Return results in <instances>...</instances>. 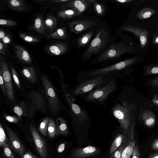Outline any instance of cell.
<instances>
[{
    "label": "cell",
    "instance_id": "obj_1",
    "mask_svg": "<svg viewBox=\"0 0 158 158\" xmlns=\"http://www.w3.org/2000/svg\"><path fill=\"white\" fill-rule=\"evenodd\" d=\"M114 42V37L107 25L104 23H101L97 27L94 37L82 54V60L88 61L98 56Z\"/></svg>",
    "mask_w": 158,
    "mask_h": 158
},
{
    "label": "cell",
    "instance_id": "obj_2",
    "mask_svg": "<svg viewBox=\"0 0 158 158\" xmlns=\"http://www.w3.org/2000/svg\"><path fill=\"white\" fill-rule=\"evenodd\" d=\"M134 47L128 44L124 39L114 42L104 51L101 52L91 62L92 64L118 60L121 56L127 53H133Z\"/></svg>",
    "mask_w": 158,
    "mask_h": 158
},
{
    "label": "cell",
    "instance_id": "obj_3",
    "mask_svg": "<svg viewBox=\"0 0 158 158\" xmlns=\"http://www.w3.org/2000/svg\"><path fill=\"white\" fill-rule=\"evenodd\" d=\"M41 78L49 108L52 113L56 115L60 108V100L57 93L47 77L43 75Z\"/></svg>",
    "mask_w": 158,
    "mask_h": 158
},
{
    "label": "cell",
    "instance_id": "obj_4",
    "mask_svg": "<svg viewBox=\"0 0 158 158\" xmlns=\"http://www.w3.org/2000/svg\"><path fill=\"white\" fill-rule=\"evenodd\" d=\"M116 86L115 80H112L105 85L90 92L86 96L85 100L93 102H103L109 95L115 90Z\"/></svg>",
    "mask_w": 158,
    "mask_h": 158
},
{
    "label": "cell",
    "instance_id": "obj_5",
    "mask_svg": "<svg viewBox=\"0 0 158 158\" xmlns=\"http://www.w3.org/2000/svg\"><path fill=\"white\" fill-rule=\"evenodd\" d=\"M112 113L119 122L120 128L126 135L129 132L131 125L129 107L125 103L123 105L117 104L113 107Z\"/></svg>",
    "mask_w": 158,
    "mask_h": 158
},
{
    "label": "cell",
    "instance_id": "obj_6",
    "mask_svg": "<svg viewBox=\"0 0 158 158\" xmlns=\"http://www.w3.org/2000/svg\"><path fill=\"white\" fill-rule=\"evenodd\" d=\"M137 60L135 58H128L108 66L92 70L89 75L96 76L107 74L112 72L125 69L135 63Z\"/></svg>",
    "mask_w": 158,
    "mask_h": 158
},
{
    "label": "cell",
    "instance_id": "obj_7",
    "mask_svg": "<svg viewBox=\"0 0 158 158\" xmlns=\"http://www.w3.org/2000/svg\"><path fill=\"white\" fill-rule=\"evenodd\" d=\"M0 70L3 78L6 95L9 100L12 102L15 100L12 78L8 66L0 55Z\"/></svg>",
    "mask_w": 158,
    "mask_h": 158
},
{
    "label": "cell",
    "instance_id": "obj_8",
    "mask_svg": "<svg viewBox=\"0 0 158 158\" xmlns=\"http://www.w3.org/2000/svg\"><path fill=\"white\" fill-rule=\"evenodd\" d=\"M106 82L103 76L97 77L79 84L76 86L74 94L76 96L81 95L93 89L100 88Z\"/></svg>",
    "mask_w": 158,
    "mask_h": 158
},
{
    "label": "cell",
    "instance_id": "obj_9",
    "mask_svg": "<svg viewBox=\"0 0 158 158\" xmlns=\"http://www.w3.org/2000/svg\"><path fill=\"white\" fill-rule=\"evenodd\" d=\"M100 23L95 20L82 19H75L70 22L68 27L71 32L77 34L90 28L98 26Z\"/></svg>",
    "mask_w": 158,
    "mask_h": 158
},
{
    "label": "cell",
    "instance_id": "obj_10",
    "mask_svg": "<svg viewBox=\"0 0 158 158\" xmlns=\"http://www.w3.org/2000/svg\"><path fill=\"white\" fill-rule=\"evenodd\" d=\"M119 31L133 33L139 39L142 48H144L147 46L149 33L146 30L139 26L128 24L122 25L119 27Z\"/></svg>",
    "mask_w": 158,
    "mask_h": 158
},
{
    "label": "cell",
    "instance_id": "obj_11",
    "mask_svg": "<svg viewBox=\"0 0 158 158\" xmlns=\"http://www.w3.org/2000/svg\"><path fill=\"white\" fill-rule=\"evenodd\" d=\"M30 131L37 151L41 158H47L48 150L44 139L40 135L35 126L31 124Z\"/></svg>",
    "mask_w": 158,
    "mask_h": 158
},
{
    "label": "cell",
    "instance_id": "obj_12",
    "mask_svg": "<svg viewBox=\"0 0 158 158\" xmlns=\"http://www.w3.org/2000/svg\"><path fill=\"white\" fill-rule=\"evenodd\" d=\"M30 106L29 116H31L35 110L40 111L44 113L46 111L45 102L43 96L38 91L32 92L30 96Z\"/></svg>",
    "mask_w": 158,
    "mask_h": 158
},
{
    "label": "cell",
    "instance_id": "obj_13",
    "mask_svg": "<svg viewBox=\"0 0 158 158\" xmlns=\"http://www.w3.org/2000/svg\"><path fill=\"white\" fill-rule=\"evenodd\" d=\"M5 127L9 137V144L10 148L19 156H21L25 151L23 143L16 134L10 127L7 125Z\"/></svg>",
    "mask_w": 158,
    "mask_h": 158
},
{
    "label": "cell",
    "instance_id": "obj_14",
    "mask_svg": "<svg viewBox=\"0 0 158 158\" xmlns=\"http://www.w3.org/2000/svg\"><path fill=\"white\" fill-rule=\"evenodd\" d=\"M66 99L73 117L74 122L75 124H82L85 121L87 120L88 116L85 111L81 109L80 106L75 103L72 98H69V94L66 95Z\"/></svg>",
    "mask_w": 158,
    "mask_h": 158
},
{
    "label": "cell",
    "instance_id": "obj_15",
    "mask_svg": "<svg viewBox=\"0 0 158 158\" xmlns=\"http://www.w3.org/2000/svg\"><path fill=\"white\" fill-rule=\"evenodd\" d=\"M100 152L98 148L91 146L83 148H75L72 151L70 158H85L97 155Z\"/></svg>",
    "mask_w": 158,
    "mask_h": 158
},
{
    "label": "cell",
    "instance_id": "obj_16",
    "mask_svg": "<svg viewBox=\"0 0 158 158\" xmlns=\"http://www.w3.org/2000/svg\"><path fill=\"white\" fill-rule=\"evenodd\" d=\"M90 5L88 0H72L63 4L62 7L73 9L77 12L80 16L88 9Z\"/></svg>",
    "mask_w": 158,
    "mask_h": 158
},
{
    "label": "cell",
    "instance_id": "obj_17",
    "mask_svg": "<svg viewBox=\"0 0 158 158\" xmlns=\"http://www.w3.org/2000/svg\"><path fill=\"white\" fill-rule=\"evenodd\" d=\"M97 28V27L95 29H93L89 30L75 40L74 45L76 49L84 47L88 44L94 35H95Z\"/></svg>",
    "mask_w": 158,
    "mask_h": 158
},
{
    "label": "cell",
    "instance_id": "obj_18",
    "mask_svg": "<svg viewBox=\"0 0 158 158\" xmlns=\"http://www.w3.org/2000/svg\"><path fill=\"white\" fill-rule=\"evenodd\" d=\"M13 48L15 56L21 62L25 64L31 63V56L24 48L18 44H14Z\"/></svg>",
    "mask_w": 158,
    "mask_h": 158
},
{
    "label": "cell",
    "instance_id": "obj_19",
    "mask_svg": "<svg viewBox=\"0 0 158 158\" xmlns=\"http://www.w3.org/2000/svg\"><path fill=\"white\" fill-rule=\"evenodd\" d=\"M68 45L65 43H55L47 47V52L54 55H60L66 52L69 49Z\"/></svg>",
    "mask_w": 158,
    "mask_h": 158
},
{
    "label": "cell",
    "instance_id": "obj_20",
    "mask_svg": "<svg viewBox=\"0 0 158 158\" xmlns=\"http://www.w3.org/2000/svg\"><path fill=\"white\" fill-rule=\"evenodd\" d=\"M142 118L144 125L148 127H152L156 124V116L153 112L149 110L145 109L143 110Z\"/></svg>",
    "mask_w": 158,
    "mask_h": 158
},
{
    "label": "cell",
    "instance_id": "obj_21",
    "mask_svg": "<svg viewBox=\"0 0 158 158\" xmlns=\"http://www.w3.org/2000/svg\"><path fill=\"white\" fill-rule=\"evenodd\" d=\"M56 121V135L66 136L69 134V129L67 123L62 118L57 117Z\"/></svg>",
    "mask_w": 158,
    "mask_h": 158
},
{
    "label": "cell",
    "instance_id": "obj_22",
    "mask_svg": "<svg viewBox=\"0 0 158 158\" xmlns=\"http://www.w3.org/2000/svg\"><path fill=\"white\" fill-rule=\"evenodd\" d=\"M23 76L32 83H35L37 78L35 70L33 66L24 67L21 71Z\"/></svg>",
    "mask_w": 158,
    "mask_h": 158
},
{
    "label": "cell",
    "instance_id": "obj_23",
    "mask_svg": "<svg viewBox=\"0 0 158 158\" xmlns=\"http://www.w3.org/2000/svg\"><path fill=\"white\" fill-rule=\"evenodd\" d=\"M57 25V19L53 15H48L44 20V25L46 30L51 34Z\"/></svg>",
    "mask_w": 158,
    "mask_h": 158
},
{
    "label": "cell",
    "instance_id": "obj_24",
    "mask_svg": "<svg viewBox=\"0 0 158 158\" xmlns=\"http://www.w3.org/2000/svg\"><path fill=\"white\" fill-rule=\"evenodd\" d=\"M9 7L13 10L23 11L27 9V7L23 0H7Z\"/></svg>",
    "mask_w": 158,
    "mask_h": 158
},
{
    "label": "cell",
    "instance_id": "obj_25",
    "mask_svg": "<svg viewBox=\"0 0 158 158\" xmlns=\"http://www.w3.org/2000/svg\"><path fill=\"white\" fill-rule=\"evenodd\" d=\"M32 28L39 33L42 34H46L45 32L44 21L42 15H39L35 18Z\"/></svg>",
    "mask_w": 158,
    "mask_h": 158
},
{
    "label": "cell",
    "instance_id": "obj_26",
    "mask_svg": "<svg viewBox=\"0 0 158 158\" xmlns=\"http://www.w3.org/2000/svg\"><path fill=\"white\" fill-rule=\"evenodd\" d=\"M14 112L17 115L21 120L23 116L28 115L27 106L25 102L22 101L19 105L15 106L12 109Z\"/></svg>",
    "mask_w": 158,
    "mask_h": 158
},
{
    "label": "cell",
    "instance_id": "obj_27",
    "mask_svg": "<svg viewBox=\"0 0 158 158\" xmlns=\"http://www.w3.org/2000/svg\"><path fill=\"white\" fill-rule=\"evenodd\" d=\"M156 13V11L151 8L145 7L137 12L136 17L138 19L144 20L150 18Z\"/></svg>",
    "mask_w": 158,
    "mask_h": 158
},
{
    "label": "cell",
    "instance_id": "obj_28",
    "mask_svg": "<svg viewBox=\"0 0 158 158\" xmlns=\"http://www.w3.org/2000/svg\"><path fill=\"white\" fill-rule=\"evenodd\" d=\"M127 138L125 134H119L114 138L110 148L109 155L119 147Z\"/></svg>",
    "mask_w": 158,
    "mask_h": 158
},
{
    "label": "cell",
    "instance_id": "obj_29",
    "mask_svg": "<svg viewBox=\"0 0 158 158\" xmlns=\"http://www.w3.org/2000/svg\"><path fill=\"white\" fill-rule=\"evenodd\" d=\"M49 37L54 39L66 40L68 38V35L65 27H62L49 34Z\"/></svg>",
    "mask_w": 158,
    "mask_h": 158
},
{
    "label": "cell",
    "instance_id": "obj_30",
    "mask_svg": "<svg viewBox=\"0 0 158 158\" xmlns=\"http://www.w3.org/2000/svg\"><path fill=\"white\" fill-rule=\"evenodd\" d=\"M135 143L134 139H131L127 142L120 158H130V157L132 155L135 146Z\"/></svg>",
    "mask_w": 158,
    "mask_h": 158
},
{
    "label": "cell",
    "instance_id": "obj_31",
    "mask_svg": "<svg viewBox=\"0 0 158 158\" xmlns=\"http://www.w3.org/2000/svg\"><path fill=\"white\" fill-rule=\"evenodd\" d=\"M92 5L94 12L98 15L102 16L105 15L106 11V6L105 3L95 0Z\"/></svg>",
    "mask_w": 158,
    "mask_h": 158
},
{
    "label": "cell",
    "instance_id": "obj_32",
    "mask_svg": "<svg viewBox=\"0 0 158 158\" xmlns=\"http://www.w3.org/2000/svg\"><path fill=\"white\" fill-rule=\"evenodd\" d=\"M58 17L65 20L69 19L73 17L79 16L77 12L72 9H69L63 10L59 12L57 15Z\"/></svg>",
    "mask_w": 158,
    "mask_h": 158
},
{
    "label": "cell",
    "instance_id": "obj_33",
    "mask_svg": "<svg viewBox=\"0 0 158 158\" xmlns=\"http://www.w3.org/2000/svg\"><path fill=\"white\" fill-rule=\"evenodd\" d=\"M56 126L54 120L50 118L48 126L47 135L49 138H52L56 135Z\"/></svg>",
    "mask_w": 158,
    "mask_h": 158
},
{
    "label": "cell",
    "instance_id": "obj_34",
    "mask_svg": "<svg viewBox=\"0 0 158 158\" xmlns=\"http://www.w3.org/2000/svg\"><path fill=\"white\" fill-rule=\"evenodd\" d=\"M127 139L119 147L110 155L109 158H120L122 152L127 145Z\"/></svg>",
    "mask_w": 158,
    "mask_h": 158
},
{
    "label": "cell",
    "instance_id": "obj_35",
    "mask_svg": "<svg viewBox=\"0 0 158 158\" xmlns=\"http://www.w3.org/2000/svg\"><path fill=\"white\" fill-rule=\"evenodd\" d=\"M50 118L48 117L44 118L39 126V131L42 135L45 136H46L47 135L48 126Z\"/></svg>",
    "mask_w": 158,
    "mask_h": 158
},
{
    "label": "cell",
    "instance_id": "obj_36",
    "mask_svg": "<svg viewBox=\"0 0 158 158\" xmlns=\"http://www.w3.org/2000/svg\"><path fill=\"white\" fill-rule=\"evenodd\" d=\"M19 35L20 38L27 42L37 43L40 41V40L37 37L21 32H19Z\"/></svg>",
    "mask_w": 158,
    "mask_h": 158
},
{
    "label": "cell",
    "instance_id": "obj_37",
    "mask_svg": "<svg viewBox=\"0 0 158 158\" xmlns=\"http://www.w3.org/2000/svg\"><path fill=\"white\" fill-rule=\"evenodd\" d=\"M2 147L3 149V155L5 158H15L9 144L4 143Z\"/></svg>",
    "mask_w": 158,
    "mask_h": 158
},
{
    "label": "cell",
    "instance_id": "obj_38",
    "mask_svg": "<svg viewBox=\"0 0 158 158\" xmlns=\"http://www.w3.org/2000/svg\"><path fill=\"white\" fill-rule=\"evenodd\" d=\"M145 73L148 75L158 74V64L148 65L145 69Z\"/></svg>",
    "mask_w": 158,
    "mask_h": 158
},
{
    "label": "cell",
    "instance_id": "obj_39",
    "mask_svg": "<svg viewBox=\"0 0 158 158\" xmlns=\"http://www.w3.org/2000/svg\"><path fill=\"white\" fill-rule=\"evenodd\" d=\"M8 141L2 125L0 123V147L4 143H7Z\"/></svg>",
    "mask_w": 158,
    "mask_h": 158
},
{
    "label": "cell",
    "instance_id": "obj_40",
    "mask_svg": "<svg viewBox=\"0 0 158 158\" xmlns=\"http://www.w3.org/2000/svg\"><path fill=\"white\" fill-rule=\"evenodd\" d=\"M10 69L14 82L17 86L19 88H21V85L18 75L15 69L12 66H11Z\"/></svg>",
    "mask_w": 158,
    "mask_h": 158
},
{
    "label": "cell",
    "instance_id": "obj_41",
    "mask_svg": "<svg viewBox=\"0 0 158 158\" xmlns=\"http://www.w3.org/2000/svg\"><path fill=\"white\" fill-rule=\"evenodd\" d=\"M18 23L12 20L0 19V25L5 26H15L18 25Z\"/></svg>",
    "mask_w": 158,
    "mask_h": 158
},
{
    "label": "cell",
    "instance_id": "obj_42",
    "mask_svg": "<svg viewBox=\"0 0 158 158\" xmlns=\"http://www.w3.org/2000/svg\"><path fill=\"white\" fill-rule=\"evenodd\" d=\"M4 117L6 120L13 123H18L21 121L18 117L14 116L4 114Z\"/></svg>",
    "mask_w": 158,
    "mask_h": 158
},
{
    "label": "cell",
    "instance_id": "obj_43",
    "mask_svg": "<svg viewBox=\"0 0 158 158\" xmlns=\"http://www.w3.org/2000/svg\"><path fill=\"white\" fill-rule=\"evenodd\" d=\"M11 39L10 35L9 34H7L3 38L1 42L4 47L6 48L8 47L7 44L10 43H11Z\"/></svg>",
    "mask_w": 158,
    "mask_h": 158
},
{
    "label": "cell",
    "instance_id": "obj_44",
    "mask_svg": "<svg viewBox=\"0 0 158 158\" xmlns=\"http://www.w3.org/2000/svg\"><path fill=\"white\" fill-rule=\"evenodd\" d=\"M140 152L137 145L135 146L132 154V158H139Z\"/></svg>",
    "mask_w": 158,
    "mask_h": 158
},
{
    "label": "cell",
    "instance_id": "obj_45",
    "mask_svg": "<svg viewBox=\"0 0 158 158\" xmlns=\"http://www.w3.org/2000/svg\"><path fill=\"white\" fill-rule=\"evenodd\" d=\"M0 86L1 89L3 94L6 95V91L4 82L3 78L2 76L1 71L0 70Z\"/></svg>",
    "mask_w": 158,
    "mask_h": 158
},
{
    "label": "cell",
    "instance_id": "obj_46",
    "mask_svg": "<svg viewBox=\"0 0 158 158\" xmlns=\"http://www.w3.org/2000/svg\"><path fill=\"white\" fill-rule=\"evenodd\" d=\"M21 156V158H38L36 155L29 151L24 152Z\"/></svg>",
    "mask_w": 158,
    "mask_h": 158
},
{
    "label": "cell",
    "instance_id": "obj_47",
    "mask_svg": "<svg viewBox=\"0 0 158 158\" xmlns=\"http://www.w3.org/2000/svg\"><path fill=\"white\" fill-rule=\"evenodd\" d=\"M149 82L151 86L153 88L158 87V77L149 80Z\"/></svg>",
    "mask_w": 158,
    "mask_h": 158
},
{
    "label": "cell",
    "instance_id": "obj_48",
    "mask_svg": "<svg viewBox=\"0 0 158 158\" xmlns=\"http://www.w3.org/2000/svg\"><path fill=\"white\" fill-rule=\"evenodd\" d=\"M133 0H113L112 2L115 4L118 5H120L122 4H124L131 2Z\"/></svg>",
    "mask_w": 158,
    "mask_h": 158
},
{
    "label": "cell",
    "instance_id": "obj_49",
    "mask_svg": "<svg viewBox=\"0 0 158 158\" xmlns=\"http://www.w3.org/2000/svg\"><path fill=\"white\" fill-rule=\"evenodd\" d=\"M151 148L152 149L158 151V137L154 140L152 144Z\"/></svg>",
    "mask_w": 158,
    "mask_h": 158
},
{
    "label": "cell",
    "instance_id": "obj_50",
    "mask_svg": "<svg viewBox=\"0 0 158 158\" xmlns=\"http://www.w3.org/2000/svg\"><path fill=\"white\" fill-rule=\"evenodd\" d=\"M66 143H61L58 147L57 149V151L59 153L62 152L64 150L65 145Z\"/></svg>",
    "mask_w": 158,
    "mask_h": 158
},
{
    "label": "cell",
    "instance_id": "obj_51",
    "mask_svg": "<svg viewBox=\"0 0 158 158\" xmlns=\"http://www.w3.org/2000/svg\"><path fill=\"white\" fill-rule=\"evenodd\" d=\"M6 50L1 42L0 41V53L3 55L6 54Z\"/></svg>",
    "mask_w": 158,
    "mask_h": 158
},
{
    "label": "cell",
    "instance_id": "obj_52",
    "mask_svg": "<svg viewBox=\"0 0 158 158\" xmlns=\"http://www.w3.org/2000/svg\"><path fill=\"white\" fill-rule=\"evenodd\" d=\"M72 0H51L50 2H51L56 3H66L71 1Z\"/></svg>",
    "mask_w": 158,
    "mask_h": 158
},
{
    "label": "cell",
    "instance_id": "obj_53",
    "mask_svg": "<svg viewBox=\"0 0 158 158\" xmlns=\"http://www.w3.org/2000/svg\"><path fill=\"white\" fill-rule=\"evenodd\" d=\"M6 33L4 30L0 28V41L2 42L3 38L6 35Z\"/></svg>",
    "mask_w": 158,
    "mask_h": 158
},
{
    "label": "cell",
    "instance_id": "obj_54",
    "mask_svg": "<svg viewBox=\"0 0 158 158\" xmlns=\"http://www.w3.org/2000/svg\"><path fill=\"white\" fill-rule=\"evenodd\" d=\"M148 158H158V152H154L151 154Z\"/></svg>",
    "mask_w": 158,
    "mask_h": 158
},
{
    "label": "cell",
    "instance_id": "obj_55",
    "mask_svg": "<svg viewBox=\"0 0 158 158\" xmlns=\"http://www.w3.org/2000/svg\"><path fill=\"white\" fill-rule=\"evenodd\" d=\"M153 43L155 44H158V35H156L154 38Z\"/></svg>",
    "mask_w": 158,
    "mask_h": 158
},
{
    "label": "cell",
    "instance_id": "obj_56",
    "mask_svg": "<svg viewBox=\"0 0 158 158\" xmlns=\"http://www.w3.org/2000/svg\"><path fill=\"white\" fill-rule=\"evenodd\" d=\"M152 101L156 106H158V99L153 98Z\"/></svg>",
    "mask_w": 158,
    "mask_h": 158
},
{
    "label": "cell",
    "instance_id": "obj_57",
    "mask_svg": "<svg viewBox=\"0 0 158 158\" xmlns=\"http://www.w3.org/2000/svg\"><path fill=\"white\" fill-rule=\"evenodd\" d=\"M153 98L158 99V95H153Z\"/></svg>",
    "mask_w": 158,
    "mask_h": 158
},
{
    "label": "cell",
    "instance_id": "obj_58",
    "mask_svg": "<svg viewBox=\"0 0 158 158\" xmlns=\"http://www.w3.org/2000/svg\"><path fill=\"white\" fill-rule=\"evenodd\" d=\"M157 109L158 110V106H157Z\"/></svg>",
    "mask_w": 158,
    "mask_h": 158
},
{
    "label": "cell",
    "instance_id": "obj_59",
    "mask_svg": "<svg viewBox=\"0 0 158 158\" xmlns=\"http://www.w3.org/2000/svg\"><path fill=\"white\" fill-rule=\"evenodd\" d=\"M157 25L158 27V25Z\"/></svg>",
    "mask_w": 158,
    "mask_h": 158
}]
</instances>
